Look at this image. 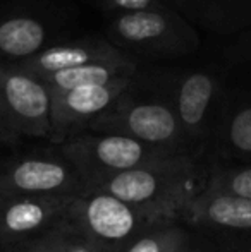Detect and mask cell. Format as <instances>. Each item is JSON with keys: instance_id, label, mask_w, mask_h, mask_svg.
<instances>
[{"instance_id": "obj_1", "label": "cell", "mask_w": 251, "mask_h": 252, "mask_svg": "<svg viewBox=\"0 0 251 252\" xmlns=\"http://www.w3.org/2000/svg\"><path fill=\"white\" fill-rule=\"evenodd\" d=\"M136 79L157 91L174 108L191 155L200 161L207 159L215 126L220 115L227 86L217 67H176L150 69Z\"/></svg>"}, {"instance_id": "obj_2", "label": "cell", "mask_w": 251, "mask_h": 252, "mask_svg": "<svg viewBox=\"0 0 251 252\" xmlns=\"http://www.w3.org/2000/svg\"><path fill=\"white\" fill-rule=\"evenodd\" d=\"M203 161L191 155H176L126 170L93 187L105 189L160 218H181L188 201L201 187Z\"/></svg>"}, {"instance_id": "obj_3", "label": "cell", "mask_w": 251, "mask_h": 252, "mask_svg": "<svg viewBox=\"0 0 251 252\" xmlns=\"http://www.w3.org/2000/svg\"><path fill=\"white\" fill-rule=\"evenodd\" d=\"M86 130L121 134L172 153L191 155L171 103L157 91L143 86L136 77L117 100L88 124Z\"/></svg>"}, {"instance_id": "obj_4", "label": "cell", "mask_w": 251, "mask_h": 252, "mask_svg": "<svg viewBox=\"0 0 251 252\" xmlns=\"http://www.w3.org/2000/svg\"><path fill=\"white\" fill-rule=\"evenodd\" d=\"M105 38L136 59H178L200 48V31L169 3L110 16Z\"/></svg>"}, {"instance_id": "obj_5", "label": "cell", "mask_w": 251, "mask_h": 252, "mask_svg": "<svg viewBox=\"0 0 251 252\" xmlns=\"http://www.w3.org/2000/svg\"><path fill=\"white\" fill-rule=\"evenodd\" d=\"M162 220L169 218H160L98 187L74 197L69 211L72 228L100 252H119Z\"/></svg>"}, {"instance_id": "obj_6", "label": "cell", "mask_w": 251, "mask_h": 252, "mask_svg": "<svg viewBox=\"0 0 251 252\" xmlns=\"http://www.w3.org/2000/svg\"><path fill=\"white\" fill-rule=\"evenodd\" d=\"M57 146L84 179L88 189L126 170L179 155L121 134L95 130L77 132Z\"/></svg>"}, {"instance_id": "obj_7", "label": "cell", "mask_w": 251, "mask_h": 252, "mask_svg": "<svg viewBox=\"0 0 251 252\" xmlns=\"http://www.w3.org/2000/svg\"><path fill=\"white\" fill-rule=\"evenodd\" d=\"M181 220L200 239L220 249L251 252L250 197L201 186L184 206Z\"/></svg>"}, {"instance_id": "obj_8", "label": "cell", "mask_w": 251, "mask_h": 252, "mask_svg": "<svg viewBox=\"0 0 251 252\" xmlns=\"http://www.w3.org/2000/svg\"><path fill=\"white\" fill-rule=\"evenodd\" d=\"M86 189L84 179L57 144L10 155L0 161V194L79 196Z\"/></svg>"}, {"instance_id": "obj_9", "label": "cell", "mask_w": 251, "mask_h": 252, "mask_svg": "<svg viewBox=\"0 0 251 252\" xmlns=\"http://www.w3.org/2000/svg\"><path fill=\"white\" fill-rule=\"evenodd\" d=\"M52 94L33 74L0 62V122L19 137L48 139Z\"/></svg>"}, {"instance_id": "obj_10", "label": "cell", "mask_w": 251, "mask_h": 252, "mask_svg": "<svg viewBox=\"0 0 251 252\" xmlns=\"http://www.w3.org/2000/svg\"><path fill=\"white\" fill-rule=\"evenodd\" d=\"M74 197L0 194V249L67 223Z\"/></svg>"}, {"instance_id": "obj_11", "label": "cell", "mask_w": 251, "mask_h": 252, "mask_svg": "<svg viewBox=\"0 0 251 252\" xmlns=\"http://www.w3.org/2000/svg\"><path fill=\"white\" fill-rule=\"evenodd\" d=\"M134 77H122L105 84H86L50 93L52 106L48 141L52 144H61L67 137L86 130L88 124L104 110H107L117 100L119 94L134 83Z\"/></svg>"}, {"instance_id": "obj_12", "label": "cell", "mask_w": 251, "mask_h": 252, "mask_svg": "<svg viewBox=\"0 0 251 252\" xmlns=\"http://www.w3.org/2000/svg\"><path fill=\"white\" fill-rule=\"evenodd\" d=\"M205 161L207 165L251 161V90H227Z\"/></svg>"}, {"instance_id": "obj_13", "label": "cell", "mask_w": 251, "mask_h": 252, "mask_svg": "<svg viewBox=\"0 0 251 252\" xmlns=\"http://www.w3.org/2000/svg\"><path fill=\"white\" fill-rule=\"evenodd\" d=\"M126 55L127 53L112 45L105 36L90 34V36L57 40L28 59L12 62V65L36 77H45L64 69H72V67L98 62V60L121 59Z\"/></svg>"}, {"instance_id": "obj_14", "label": "cell", "mask_w": 251, "mask_h": 252, "mask_svg": "<svg viewBox=\"0 0 251 252\" xmlns=\"http://www.w3.org/2000/svg\"><path fill=\"white\" fill-rule=\"evenodd\" d=\"M62 38V28L45 16L3 14L0 16V62H19Z\"/></svg>"}, {"instance_id": "obj_15", "label": "cell", "mask_w": 251, "mask_h": 252, "mask_svg": "<svg viewBox=\"0 0 251 252\" xmlns=\"http://www.w3.org/2000/svg\"><path fill=\"white\" fill-rule=\"evenodd\" d=\"M196 30L234 34L251 23V0H165Z\"/></svg>"}, {"instance_id": "obj_16", "label": "cell", "mask_w": 251, "mask_h": 252, "mask_svg": "<svg viewBox=\"0 0 251 252\" xmlns=\"http://www.w3.org/2000/svg\"><path fill=\"white\" fill-rule=\"evenodd\" d=\"M138 69H140L138 60L126 55L121 59L98 60V62H90L84 65L72 67V69H64L40 77V79L47 84L50 93H55V91L71 90L76 86L105 84L115 79H122V77H134Z\"/></svg>"}, {"instance_id": "obj_17", "label": "cell", "mask_w": 251, "mask_h": 252, "mask_svg": "<svg viewBox=\"0 0 251 252\" xmlns=\"http://www.w3.org/2000/svg\"><path fill=\"white\" fill-rule=\"evenodd\" d=\"M200 237L181 218H169L151 225L119 252H184Z\"/></svg>"}, {"instance_id": "obj_18", "label": "cell", "mask_w": 251, "mask_h": 252, "mask_svg": "<svg viewBox=\"0 0 251 252\" xmlns=\"http://www.w3.org/2000/svg\"><path fill=\"white\" fill-rule=\"evenodd\" d=\"M203 186L212 189L227 190L251 199V161L207 165Z\"/></svg>"}, {"instance_id": "obj_19", "label": "cell", "mask_w": 251, "mask_h": 252, "mask_svg": "<svg viewBox=\"0 0 251 252\" xmlns=\"http://www.w3.org/2000/svg\"><path fill=\"white\" fill-rule=\"evenodd\" d=\"M72 230L74 228L71 221H67L57 228L33 237V239L23 240V242H17L9 247H2L0 252H62Z\"/></svg>"}, {"instance_id": "obj_20", "label": "cell", "mask_w": 251, "mask_h": 252, "mask_svg": "<svg viewBox=\"0 0 251 252\" xmlns=\"http://www.w3.org/2000/svg\"><path fill=\"white\" fill-rule=\"evenodd\" d=\"M97 2L110 16L153 9V7H160L164 3H167L165 0H97Z\"/></svg>"}, {"instance_id": "obj_21", "label": "cell", "mask_w": 251, "mask_h": 252, "mask_svg": "<svg viewBox=\"0 0 251 252\" xmlns=\"http://www.w3.org/2000/svg\"><path fill=\"white\" fill-rule=\"evenodd\" d=\"M62 252H100V251L95 249L86 239H83L76 230H72V233H71L69 239H67Z\"/></svg>"}, {"instance_id": "obj_22", "label": "cell", "mask_w": 251, "mask_h": 252, "mask_svg": "<svg viewBox=\"0 0 251 252\" xmlns=\"http://www.w3.org/2000/svg\"><path fill=\"white\" fill-rule=\"evenodd\" d=\"M21 141V137L17 134H14L9 127H5L0 122V148H7V146H14Z\"/></svg>"}, {"instance_id": "obj_23", "label": "cell", "mask_w": 251, "mask_h": 252, "mask_svg": "<svg viewBox=\"0 0 251 252\" xmlns=\"http://www.w3.org/2000/svg\"><path fill=\"white\" fill-rule=\"evenodd\" d=\"M239 52L245 57L251 59V23L246 26V30L241 31V40H239Z\"/></svg>"}, {"instance_id": "obj_24", "label": "cell", "mask_w": 251, "mask_h": 252, "mask_svg": "<svg viewBox=\"0 0 251 252\" xmlns=\"http://www.w3.org/2000/svg\"><path fill=\"white\" fill-rule=\"evenodd\" d=\"M184 252H227V251H224V249H220V247L214 246V244L207 242V240L200 239V242H196L193 247H189V249Z\"/></svg>"}]
</instances>
